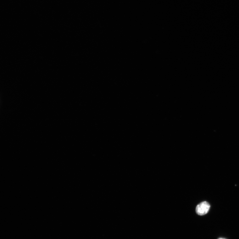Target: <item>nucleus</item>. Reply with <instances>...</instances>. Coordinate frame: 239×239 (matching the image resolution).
<instances>
[{"instance_id": "f257e3e1", "label": "nucleus", "mask_w": 239, "mask_h": 239, "mask_svg": "<svg viewBox=\"0 0 239 239\" xmlns=\"http://www.w3.org/2000/svg\"><path fill=\"white\" fill-rule=\"evenodd\" d=\"M210 208V205L207 202H203L198 204L196 208L197 214L200 216L206 214Z\"/></svg>"}, {"instance_id": "f03ea898", "label": "nucleus", "mask_w": 239, "mask_h": 239, "mask_svg": "<svg viewBox=\"0 0 239 239\" xmlns=\"http://www.w3.org/2000/svg\"><path fill=\"white\" fill-rule=\"evenodd\" d=\"M218 239H225V238H219Z\"/></svg>"}]
</instances>
